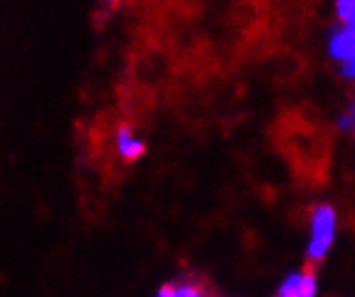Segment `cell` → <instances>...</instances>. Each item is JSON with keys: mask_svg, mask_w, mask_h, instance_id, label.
Instances as JSON below:
<instances>
[{"mask_svg": "<svg viewBox=\"0 0 355 297\" xmlns=\"http://www.w3.org/2000/svg\"><path fill=\"white\" fill-rule=\"evenodd\" d=\"M338 216L331 205H319L312 211L310 218V241H308V257L312 261H321L327 257L334 241H336Z\"/></svg>", "mask_w": 355, "mask_h": 297, "instance_id": "1", "label": "cell"}, {"mask_svg": "<svg viewBox=\"0 0 355 297\" xmlns=\"http://www.w3.org/2000/svg\"><path fill=\"white\" fill-rule=\"evenodd\" d=\"M106 3H114V0H106Z\"/></svg>", "mask_w": 355, "mask_h": 297, "instance_id": "9", "label": "cell"}, {"mask_svg": "<svg viewBox=\"0 0 355 297\" xmlns=\"http://www.w3.org/2000/svg\"><path fill=\"white\" fill-rule=\"evenodd\" d=\"M340 76H343L345 80H353V78H355V60L340 62Z\"/></svg>", "mask_w": 355, "mask_h": 297, "instance_id": "8", "label": "cell"}, {"mask_svg": "<svg viewBox=\"0 0 355 297\" xmlns=\"http://www.w3.org/2000/svg\"><path fill=\"white\" fill-rule=\"evenodd\" d=\"M276 293L280 297H315L317 295V275L293 271L280 282Z\"/></svg>", "mask_w": 355, "mask_h": 297, "instance_id": "3", "label": "cell"}, {"mask_svg": "<svg viewBox=\"0 0 355 297\" xmlns=\"http://www.w3.org/2000/svg\"><path fill=\"white\" fill-rule=\"evenodd\" d=\"M327 52L338 62L355 60V24H343L340 28L331 31L327 39Z\"/></svg>", "mask_w": 355, "mask_h": 297, "instance_id": "2", "label": "cell"}, {"mask_svg": "<svg viewBox=\"0 0 355 297\" xmlns=\"http://www.w3.org/2000/svg\"><path fill=\"white\" fill-rule=\"evenodd\" d=\"M159 297H200V289L192 282H168L157 289Z\"/></svg>", "mask_w": 355, "mask_h": 297, "instance_id": "5", "label": "cell"}, {"mask_svg": "<svg viewBox=\"0 0 355 297\" xmlns=\"http://www.w3.org/2000/svg\"><path fill=\"white\" fill-rule=\"evenodd\" d=\"M336 11L343 24H355V0H336Z\"/></svg>", "mask_w": 355, "mask_h": 297, "instance_id": "6", "label": "cell"}, {"mask_svg": "<svg viewBox=\"0 0 355 297\" xmlns=\"http://www.w3.org/2000/svg\"><path fill=\"white\" fill-rule=\"evenodd\" d=\"M116 148H119V155L125 158V160H130V162L142 158L144 151H147V148H144V142L138 140L132 134V127H128V125L119 127V132H116Z\"/></svg>", "mask_w": 355, "mask_h": 297, "instance_id": "4", "label": "cell"}, {"mask_svg": "<svg viewBox=\"0 0 355 297\" xmlns=\"http://www.w3.org/2000/svg\"><path fill=\"white\" fill-rule=\"evenodd\" d=\"M336 125H338V130H340V132H353V127H355V110L349 108L347 112H343V114L338 117Z\"/></svg>", "mask_w": 355, "mask_h": 297, "instance_id": "7", "label": "cell"}]
</instances>
